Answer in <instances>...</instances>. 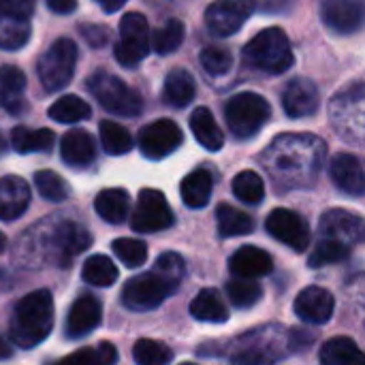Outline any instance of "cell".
<instances>
[{
	"label": "cell",
	"instance_id": "obj_27",
	"mask_svg": "<svg viewBox=\"0 0 365 365\" xmlns=\"http://www.w3.org/2000/svg\"><path fill=\"white\" fill-rule=\"evenodd\" d=\"M26 92V75L13 64L0 68V105L11 113L21 111Z\"/></svg>",
	"mask_w": 365,
	"mask_h": 365
},
{
	"label": "cell",
	"instance_id": "obj_39",
	"mask_svg": "<svg viewBox=\"0 0 365 365\" xmlns=\"http://www.w3.org/2000/svg\"><path fill=\"white\" fill-rule=\"evenodd\" d=\"M133 359L137 365H169L173 361V351L163 342L143 338L135 342Z\"/></svg>",
	"mask_w": 365,
	"mask_h": 365
},
{
	"label": "cell",
	"instance_id": "obj_24",
	"mask_svg": "<svg viewBox=\"0 0 365 365\" xmlns=\"http://www.w3.org/2000/svg\"><path fill=\"white\" fill-rule=\"evenodd\" d=\"M190 317L199 323L220 325L229 321V308L216 289H203L190 304Z\"/></svg>",
	"mask_w": 365,
	"mask_h": 365
},
{
	"label": "cell",
	"instance_id": "obj_46",
	"mask_svg": "<svg viewBox=\"0 0 365 365\" xmlns=\"http://www.w3.org/2000/svg\"><path fill=\"white\" fill-rule=\"evenodd\" d=\"M34 13V0H0V15L26 19Z\"/></svg>",
	"mask_w": 365,
	"mask_h": 365
},
{
	"label": "cell",
	"instance_id": "obj_41",
	"mask_svg": "<svg viewBox=\"0 0 365 365\" xmlns=\"http://www.w3.org/2000/svg\"><path fill=\"white\" fill-rule=\"evenodd\" d=\"M30 41V24L26 19H13L0 15V49L15 51Z\"/></svg>",
	"mask_w": 365,
	"mask_h": 365
},
{
	"label": "cell",
	"instance_id": "obj_53",
	"mask_svg": "<svg viewBox=\"0 0 365 365\" xmlns=\"http://www.w3.org/2000/svg\"><path fill=\"white\" fill-rule=\"evenodd\" d=\"M13 355V349H11V344L0 336V359H9Z\"/></svg>",
	"mask_w": 365,
	"mask_h": 365
},
{
	"label": "cell",
	"instance_id": "obj_34",
	"mask_svg": "<svg viewBox=\"0 0 365 365\" xmlns=\"http://www.w3.org/2000/svg\"><path fill=\"white\" fill-rule=\"evenodd\" d=\"M120 272L115 267V263L105 257V255H94L90 257L83 267H81V278L92 284V287H98V289H105V287H111L115 280H118Z\"/></svg>",
	"mask_w": 365,
	"mask_h": 365
},
{
	"label": "cell",
	"instance_id": "obj_21",
	"mask_svg": "<svg viewBox=\"0 0 365 365\" xmlns=\"http://www.w3.org/2000/svg\"><path fill=\"white\" fill-rule=\"evenodd\" d=\"M229 269L235 278H261V276H267L272 274L274 269V261L272 257L257 248V246H242L237 248L231 259H229Z\"/></svg>",
	"mask_w": 365,
	"mask_h": 365
},
{
	"label": "cell",
	"instance_id": "obj_12",
	"mask_svg": "<svg viewBox=\"0 0 365 365\" xmlns=\"http://www.w3.org/2000/svg\"><path fill=\"white\" fill-rule=\"evenodd\" d=\"M265 227L269 231V235L282 244H287L291 250L295 252H304L308 246H310V227L308 222L297 214V212H291V210H274L267 220H265Z\"/></svg>",
	"mask_w": 365,
	"mask_h": 365
},
{
	"label": "cell",
	"instance_id": "obj_10",
	"mask_svg": "<svg viewBox=\"0 0 365 365\" xmlns=\"http://www.w3.org/2000/svg\"><path fill=\"white\" fill-rule=\"evenodd\" d=\"M184 141L180 126L173 120H156L141 128L139 133V148L141 154L150 160H160L173 154Z\"/></svg>",
	"mask_w": 365,
	"mask_h": 365
},
{
	"label": "cell",
	"instance_id": "obj_1",
	"mask_svg": "<svg viewBox=\"0 0 365 365\" xmlns=\"http://www.w3.org/2000/svg\"><path fill=\"white\" fill-rule=\"evenodd\" d=\"M325 158V143L312 135H282L261 156L278 188L308 186Z\"/></svg>",
	"mask_w": 365,
	"mask_h": 365
},
{
	"label": "cell",
	"instance_id": "obj_31",
	"mask_svg": "<svg viewBox=\"0 0 365 365\" xmlns=\"http://www.w3.org/2000/svg\"><path fill=\"white\" fill-rule=\"evenodd\" d=\"M216 222H218L220 237H240V235H248L255 231L252 216L229 203H220L216 207Z\"/></svg>",
	"mask_w": 365,
	"mask_h": 365
},
{
	"label": "cell",
	"instance_id": "obj_2",
	"mask_svg": "<svg viewBox=\"0 0 365 365\" xmlns=\"http://www.w3.org/2000/svg\"><path fill=\"white\" fill-rule=\"evenodd\" d=\"M53 329V297L47 289H38L21 297L13 310L9 336L19 349H34Z\"/></svg>",
	"mask_w": 365,
	"mask_h": 365
},
{
	"label": "cell",
	"instance_id": "obj_30",
	"mask_svg": "<svg viewBox=\"0 0 365 365\" xmlns=\"http://www.w3.org/2000/svg\"><path fill=\"white\" fill-rule=\"evenodd\" d=\"M56 143V137L49 128H28L15 126L11 130V145L17 154H32V152H47Z\"/></svg>",
	"mask_w": 365,
	"mask_h": 365
},
{
	"label": "cell",
	"instance_id": "obj_7",
	"mask_svg": "<svg viewBox=\"0 0 365 365\" xmlns=\"http://www.w3.org/2000/svg\"><path fill=\"white\" fill-rule=\"evenodd\" d=\"M77 64V45L71 38H58L41 56L36 73L47 92H58L68 86Z\"/></svg>",
	"mask_w": 365,
	"mask_h": 365
},
{
	"label": "cell",
	"instance_id": "obj_16",
	"mask_svg": "<svg viewBox=\"0 0 365 365\" xmlns=\"http://www.w3.org/2000/svg\"><path fill=\"white\" fill-rule=\"evenodd\" d=\"M293 310L308 325H325L336 310V299L323 287H308L297 295Z\"/></svg>",
	"mask_w": 365,
	"mask_h": 365
},
{
	"label": "cell",
	"instance_id": "obj_40",
	"mask_svg": "<svg viewBox=\"0 0 365 365\" xmlns=\"http://www.w3.org/2000/svg\"><path fill=\"white\" fill-rule=\"evenodd\" d=\"M34 184H36V190L43 199L51 201V203H60V201H66L71 197V186L68 182L58 175L56 171H49V169H43L34 175Z\"/></svg>",
	"mask_w": 365,
	"mask_h": 365
},
{
	"label": "cell",
	"instance_id": "obj_35",
	"mask_svg": "<svg viewBox=\"0 0 365 365\" xmlns=\"http://www.w3.org/2000/svg\"><path fill=\"white\" fill-rule=\"evenodd\" d=\"M98 133H101V143H103V150L111 156H122L126 152H130L133 148V137L130 133L118 124V122H111V120H103L101 126H98Z\"/></svg>",
	"mask_w": 365,
	"mask_h": 365
},
{
	"label": "cell",
	"instance_id": "obj_15",
	"mask_svg": "<svg viewBox=\"0 0 365 365\" xmlns=\"http://www.w3.org/2000/svg\"><path fill=\"white\" fill-rule=\"evenodd\" d=\"M282 105L289 118L302 120L319 111L321 105V92L319 88L306 79V77H295L287 83L282 92Z\"/></svg>",
	"mask_w": 365,
	"mask_h": 365
},
{
	"label": "cell",
	"instance_id": "obj_42",
	"mask_svg": "<svg viewBox=\"0 0 365 365\" xmlns=\"http://www.w3.org/2000/svg\"><path fill=\"white\" fill-rule=\"evenodd\" d=\"M199 60H201V66L205 68V73L212 75V77H222V75H227V73L231 71V66H233V56H231V51L225 49V47H218V45L203 47Z\"/></svg>",
	"mask_w": 365,
	"mask_h": 365
},
{
	"label": "cell",
	"instance_id": "obj_49",
	"mask_svg": "<svg viewBox=\"0 0 365 365\" xmlns=\"http://www.w3.org/2000/svg\"><path fill=\"white\" fill-rule=\"evenodd\" d=\"M92 361H94V349L86 346V349H79V351L58 359L56 364L51 365H92Z\"/></svg>",
	"mask_w": 365,
	"mask_h": 365
},
{
	"label": "cell",
	"instance_id": "obj_50",
	"mask_svg": "<svg viewBox=\"0 0 365 365\" xmlns=\"http://www.w3.org/2000/svg\"><path fill=\"white\" fill-rule=\"evenodd\" d=\"M115 361H118V351H115L113 344L101 342L94 349V361H92V365H115Z\"/></svg>",
	"mask_w": 365,
	"mask_h": 365
},
{
	"label": "cell",
	"instance_id": "obj_54",
	"mask_svg": "<svg viewBox=\"0 0 365 365\" xmlns=\"http://www.w3.org/2000/svg\"><path fill=\"white\" fill-rule=\"evenodd\" d=\"M6 250V237H4V233L0 231V255Z\"/></svg>",
	"mask_w": 365,
	"mask_h": 365
},
{
	"label": "cell",
	"instance_id": "obj_36",
	"mask_svg": "<svg viewBox=\"0 0 365 365\" xmlns=\"http://www.w3.org/2000/svg\"><path fill=\"white\" fill-rule=\"evenodd\" d=\"M233 195L248 205H259L265 197L263 178L257 171H242L233 178Z\"/></svg>",
	"mask_w": 365,
	"mask_h": 365
},
{
	"label": "cell",
	"instance_id": "obj_37",
	"mask_svg": "<svg viewBox=\"0 0 365 365\" xmlns=\"http://www.w3.org/2000/svg\"><path fill=\"white\" fill-rule=\"evenodd\" d=\"M227 295H229V302L240 308V310H248L252 306H257L261 302V295H263V289L257 280H250V278H235L227 284Z\"/></svg>",
	"mask_w": 365,
	"mask_h": 365
},
{
	"label": "cell",
	"instance_id": "obj_23",
	"mask_svg": "<svg viewBox=\"0 0 365 365\" xmlns=\"http://www.w3.org/2000/svg\"><path fill=\"white\" fill-rule=\"evenodd\" d=\"M60 156L71 167H88L96 158V145L90 133L73 128L60 139Z\"/></svg>",
	"mask_w": 365,
	"mask_h": 365
},
{
	"label": "cell",
	"instance_id": "obj_17",
	"mask_svg": "<svg viewBox=\"0 0 365 365\" xmlns=\"http://www.w3.org/2000/svg\"><path fill=\"white\" fill-rule=\"evenodd\" d=\"M321 15L325 26L340 34H353L364 24V6L359 0H323Z\"/></svg>",
	"mask_w": 365,
	"mask_h": 365
},
{
	"label": "cell",
	"instance_id": "obj_43",
	"mask_svg": "<svg viewBox=\"0 0 365 365\" xmlns=\"http://www.w3.org/2000/svg\"><path fill=\"white\" fill-rule=\"evenodd\" d=\"M351 250L338 242H331V240H325V237H319V242L314 244V250L310 255V261L308 265L310 267H325V265H331V263H340Z\"/></svg>",
	"mask_w": 365,
	"mask_h": 365
},
{
	"label": "cell",
	"instance_id": "obj_44",
	"mask_svg": "<svg viewBox=\"0 0 365 365\" xmlns=\"http://www.w3.org/2000/svg\"><path fill=\"white\" fill-rule=\"evenodd\" d=\"M113 252L126 267H139L148 261V246L141 240L120 237L113 242Z\"/></svg>",
	"mask_w": 365,
	"mask_h": 365
},
{
	"label": "cell",
	"instance_id": "obj_19",
	"mask_svg": "<svg viewBox=\"0 0 365 365\" xmlns=\"http://www.w3.org/2000/svg\"><path fill=\"white\" fill-rule=\"evenodd\" d=\"M103 306L92 295H81L68 310L66 317V338H83L101 325Z\"/></svg>",
	"mask_w": 365,
	"mask_h": 365
},
{
	"label": "cell",
	"instance_id": "obj_28",
	"mask_svg": "<svg viewBox=\"0 0 365 365\" xmlns=\"http://www.w3.org/2000/svg\"><path fill=\"white\" fill-rule=\"evenodd\" d=\"M212 188H214V180L212 173L205 169H195L192 173H188L182 184H180V192H182V201L192 207V210H201L210 203L212 197Z\"/></svg>",
	"mask_w": 365,
	"mask_h": 365
},
{
	"label": "cell",
	"instance_id": "obj_20",
	"mask_svg": "<svg viewBox=\"0 0 365 365\" xmlns=\"http://www.w3.org/2000/svg\"><path fill=\"white\" fill-rule=\"evenodd\" d=\"M329 175L334 180V184L351 195V197H361L365 190V178H364V167L359 163L357 156L353 154H336L331 158V165H329Z\"/></svg>",
	"mask_w": 365,
	"mask_h": 365
},
{
	"label": "cell",
	"instance_id": "obj_18",
	"mask_svg": "<svg viewBox=\"0 0 365 365\" xmlns=\"http://www.w3.org/2000/svg\"><path fill=\"white\" fill-rule=\"evenodd\" d=\"M90 242H92L90 233L75 222H60L51 235V246L62 267H66L77 255H81L90 246Z\"/></svg>",
	"mask_w": 365,
	"mask_h": 365
},
{
	"label": "cell",
	"instance_id": "obj_52",
	"mask_svg": "<svg viewBox=\"0 0 365 365\" xmlns=\"http://www.w3.org/2000/svg\"><path fill=\"white\" fill-rule=\"evenodd\" d=\"M98 4H101V9L103 11H107V13H113V11H120L124 4H126V0H96Z\"/></svg>",
	"mask_w": 365,
	"mask_h": 365
},
{
	"label": "cell",
	"instance_id": "obj_33",
	"mask_svg": "<svg viewBox=\"0 0 365 365\" xmlns=\"http://www.w3.org/2000/svg\"><path fill=\"white\" fill-rule=\"evenodd\" d=\"M49 118L60 122V124H75V122H83L92 115V107L75 96V94H66V96H60L51 107H49Z\"/></svg>",
	"mask_w": 365,
	"mask_h": 365
},
{
	"label": "cell",
	"instance_id": "obj_29",
	"mask_svg": "<svg viewBox=\"0 0 365 365\" xmlns=\"http://www.w3.org/2000/svg\"><path fill=\"white\" fill-rule=\"evenodd\" d=\"M321 364L323 365H365L364 353L355 340L338 336L323 344L321 349Z\"/></svg>",
	"mask_w": 365,
	"mask_h": 365
},
{
	"label": "cell",
	"instance_id": "obj_48",
	"mask_svg": "<svg viewBox=\"0 0 365 365\" xmlns=\"http://www.w3.org/2000/svg\"><path fill=\"white\" fill-rule=\"evenodd\" d=\"M255 11L263 13H289L295 6V0H248Z\"/></svg>",
	"mask_w": 365,
	"mask_h": 365
},
{
	"label": "cell",
	"instance_id": "obj_45",
	"mask_svg": "<svg viewBox=\"0 0 365 365\" xmlns=\"http://www.w3.org/2000/svg\"><path fill=\"white\" fill-rule=\"evenodd\" d=\"M154 269H158L163 276H167V278H171V280H175L180 284L182 278H184V269L186 267H184V259L178 252H165V255H160L156 259Z\"/></svg>",
	"mask_w": 365,
	"mask_h": 365
},
{
	"label": "cell",
	"instance_id": "obj_11",
	"mask_svg": "<svg viewBox=\"0 0 365 365\" xmlns=\"http://www.w3.org/2000/svg\"><path fill=\"white\" fill-rule=\"evenodd\" d=\"M329 115L334 118V122L342 120L344 115H349L338 130L342 133V137L353 139V141H361V133H364V86L355 83L353 88L340 92L331 107H329Z\"/></svg>",
	"mask_w": 365,
	"mask_h": 365
},
{
	"label": "cell",
	"instance_id": "obj_26",
	"mask_svg": "<svg viewBox=\"0 0 365 365\" xmlns=\"http://www.w3.org/2000/svg\"><path fill=\"white\" fill-rule=\"evenodd\" d=\"M96 214L111 225H120L126 220L130 212V195L124 188H107L101 190L94 199Z\"/></svg>",
	"mask_w": 365,
	"mask_h": 365
},
{
	"label": "cell",
	"instance_id": "obj_38",
	"mask_svg": "<svg viewBox=\"0 0 365 365\" xmlns=\"http://www.w3.org/2000/svg\"><path fill=\"white\" fill-rule=\"evenodd\" d=\"M184 36H186V26L184 21L180 19H169L165 26H160L154 36H152V47L156 53L160 56H169L173 53L182 43H184Z\"/></svg>",
	"mask_w": 365,
	"mask_h": 365
},
{
	"label": "cell",
	"instance_id": "obj_9",
	"mask_svg": "<svg viewBox=\"0 0 365 365\" xmlns=\"http://www.w3.org/2000/svg\"><path fill=\"white\" fill-rule=\"evenodd\" d=\"M173 212L167 197L160 190L145 188L139 192L137 207L130 216V227L137 233H156L173 225Z\"/></svg>",
	"mask_w": 365,
	"mask_h": 365
},
{
	"label": "cell",
	"instance_id": "obj_32",
	"mask_svg": "<svg viewBox=\"0 0 365 365\" xmlns=\"http://www.w3.org/2000/svg\"><path fill=\"white\" fill-rule=\"evenodd\" d=\"M197 94V86L195 79L188 71L184 68H175L167 75L165 79V101L171 107H186Z\"/></svg>",
	"mask_w": 365,
	"mask_h": 365
},
{
	"label": "cell",
	"instance_id": "obj_47",
	"mask_svg": "<svg viewBox=\"0 0 365 365\" xmlns=\"http://www.w3.org/2000/svg\"><path fill=\"white\" fill-rule=\"evenodd\" d=\"M81 36L92 45V47H105L109 41V30L101 24H81L79 26Z\"/></svg>",
	"mask_w": 365,
	"mask_h": 365
},
{
	"label": "cell",
	"instance_id": "obj_51",
	"mask_svg": "<svg viewBox=\"0 0 365 365\" xmlns=\"http://www.w3.org/2000/svg\"><path fill=\"white\" fill-rule=\"evenodd\" d=\"M47 6L53 11V13H60V15H68L77 9V0H47Z\"/></svg>",
	"mask_w": 365,
	"mask_h": 365
},
{
	"label": "cell",
	"instance_id": "obj_13",
	"mask_svg": "<svg viewBox=\"0 0 365 365\" xmlns=\"http://www.w3.org/2000/svg\"><path fill=\"white\" fill-rule=\"evenodd\" d=\"M255 13L248 0H216L205 9V26L216 36L235 34Z\"/></svg>",
	"mask_w": 365,
	"mask_h": 365
},
{
	"label": "cell",
	"instance_id": "obj_25",
	"mask_svg": "<svg viewBox=\"0 0 365 365\" xmlns=\"http://www.w3.org/2000/svg\"><path fill=\"white\" fill-rule=\"evenodd\" d=\"M190 130L195 139L210 152H218L225 145V135L207 107H197L190 115Z\"/></svg>",
	"mask_w": 365,
	"mask_h": 365
},
{
	"label": "cell",
	"instance_id": "obj_14",
	"mask_svg": "<svg viewBox=\"0 0 365 365\" xmlns=\"http://www.w3.org/2000/svg\"><path fill=\"white\" fill-rule=\"evenodd\" d=\"M319 233L321 237L338 242L351 250L364 235V220L346 210H329L321 216Z\"/></svg>",
	"mask_w": 365,
	"mask_h": 365
},
{
	"label": "cell",
	"instance_id": "obj_4",
	"mask_svg": "<svg viewBox=\"0 0 365 365\" xmlns=\"http://www.w3.org/2000/svg\"><path fill=\"white\" fill-rule=\"evenodd\" d=\"M272 107L257 92H240L231 96L225 105V120L229 130L237 139L255 137L269 120Z\"/></svg>",
	"mask_w": 365,
	"mask_h": 365
},
{
	"label": "cell",
	"instance_id": "obj_3",
	"mask_svg": "<svg viewBox=\"0 0 365 365\" xmlns=\"http://www.w3.org/2000/svg\"><path fill=\"white\" fill-rule=\"evenodd\" d=\"M244 62L250 68L269 73V75H280L287 73L293 62V49L287 32L282 28H265L257 36H252L246 47H244Z\"/></svg>",
	"mask_w": 365,
	"mask_h": 365
},
{
	"label": "cell",
	"instance_id": "obj_5",
	"mask_svg": "<svg viewBox=\"0 0 365 365\" xmlns=\"http://www.w3.org/2000/svg\"><path fill=\"white\" fill-rule=\"evenodd\" d=\"M88 88L92 96L101 103L103 109L122 118H135L143 109V98L137 90L126 86L120 77L109 75L105 71L94 73L88 79Z\"/></svg>",
	"mask_w": 365,
	"mask_h": 365
},
{
	"label": "cell",
	"instance_id": "obj_8",
	"mask_svg": "<svg viewBox=\"0 0 365 365\" xmlns=\"http://www.w3.org/2000/svg\"><path fill=\"white\" fill-rule=\"evenodd\" d=\"M150 53V26L145 15L133 11L120 19V41L115 60L124 66H137Z\"/></svg>",
	"mask_w": 365,
	"mask_h": 365
},
{
	"label": "cell",
	"instance_id": "obj_22",
	"mask_svg": "<svg viewBox=\"0 0 365 365\" xmlns=\"http://www.w3.org/2000/svg\"><path fill=\"white\" fill-rule=\"evenodd\" d=\"M30 205V186L17 175L0 178V220L19 218Z\"/></svg>",
	"mask_w": 365,
	"mask_h": 365
},
{
	"label": "cell",
	"instance_id": "obj_6",
	"mask_svg": "<svg viewBox=\"0 0 365 365\" xmlns=\"http://www.w3.org/2000/svg\"><path fill=\"white\" fill-rule=\"evenodd\" d=\"M180 284L167 276H163L158 269H150L141 276L130 278L122 289V304L128 310L145 312L158 308Z\"/></svg>",
	"mask_w": 365,
	"mask_h": 365
}]
</instances>
